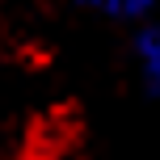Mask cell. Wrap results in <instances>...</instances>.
Returning a JSON list of instances; mask_svg holds the SVG:
<instances>
[{
  "instance_id": "6da1fadb",
  "label": "cell",
  "mask_w": 160,
  "mask_h": 160,
  "mask_svg": "<svg viewBox=\"0 0 160 160\" xmlns=\"http://www.w3.org/2000/svg\"><path fill=\"white\" fill-rule=\"evenodd\" d=\"M131 59H135V76L148 97H160V21L135 25L131 38Z\"/></svg>"
},
{
  "instance_id": "7a4b0ae2",
  "label": "cell",
  "mask_w": 160,
  "mask_h": 160,
  "mask_svg": "<svg viewBox=\"0 0 160 160\" xmlns=\"http://www.w3.org/2000/svg\"><path fill=\"white\" fill-rule=\"evenodd\" d=\"M84 13L105 17V21H131V25H143L152 21V13L160 8V0H76Z\"/></svg>"
},
{
  "instance_id": "3957f363",
  "label": "cell",
  "mask_w": 160,
  "mask_h": 160,
  "mask_svg": "<svg viewBox=\"0 0 160 160\" xmlns=\"http://www.w3.org/2000/svg\"><path fill=\"white\" fill-rule=\"evenodd\" d=\"M0 160H4V156H0Z\"/></svg>"
}]
</instances>
